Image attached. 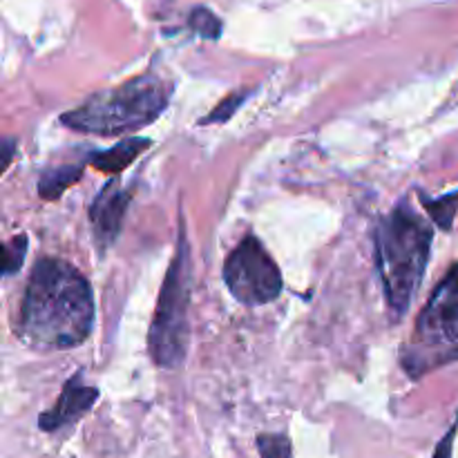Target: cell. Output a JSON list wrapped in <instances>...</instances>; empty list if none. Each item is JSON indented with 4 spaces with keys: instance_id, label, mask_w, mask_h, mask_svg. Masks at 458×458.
I'll return each mask as SVG.
<instances>
[{
    "instance_id": "6da1fadb",
    "label": "cell",
    "mask_w": 458,
    "mask_h": 458,
    "mask_svg": "<svg viewBox=\"0 0 458 458\" xmlns=\"http://www.w3.org/2000/svg\"><path fill=\"white\" fill-rule=\"evenodd\" d=\"M94 327L89 282L65 259L45 258L31 271L18 316V335L40 352L79 347Z\"/></svg>"
},
{
    "instance_id": "7a4b0ae2",
    "label": "cell",
    "mask_w": 458,
    "mask_h": 458,
    "mask_svg": "<svg viewBox=\"0 0 458 458\" xmlns=\"http://www.w3.org/2000/svg\"><path fill=\"white\" fill-rule=\"evenodd\" d=\"M434 228L419 210L403 199L385 215L374 231V258L383 282L387 307L394 316H405L419 293L432 253Z\"/></svg>"
},
{
    "instance_id": "3957f363",
    "label": "cell",
    "mask_w": 458,
    "mask_h": 458,
    "mask_svg": "<svg viewBox=\"0 0 458 458\" xmlns=\"http://www.w3.org/2000/svg\"><path fill=\"white\" fill-rule=\"evenodd\" d=\"M173 83L157 72H146L116 88L101 89L85 98L83 106L65 112L61 123L85 134H119L150 125L168 106Z\"/></svg>"
},
{
    "instance_id": "277c9868",
    "label": "cell",
    "mask_w": 458,
    "mask_h": 458,
    "mask_svg": "<svg viewBox=\"0 0 458 458\" xmlns=\"http://www.w3.org/2000/svg\"><path fill=\"white\" fill-rule=\"evenodd\" d=\"M191 280V246H188V237L182 224L174 258L159 291V302H157L150 335H148V349H150L152 360L164 369H174L186 360L188 340H191V320H188Z\"/></svg>"
},
{
    "instance_id": "5b68a950",
    "label": "cell",
    "mask_w": 458,
    "mask_h": 458,
    "mask_svg": "<svg viewBox=\"0 0 458 458\" xmlns=\"http://www.w3.org/2000/svg\"><path fill=\"white\" fill-rule=\"evenodd\" d=\"M401 360L411 378H420L437 367L458 360V262L419 313Z\"/></svg>"
},
{
    "instance_id": "8992f818",
    "label": "cell",
    "mask_w": 458,
    "mask_h": 458,
    "mask_svg": "<svg viewBox=\"0 0 458 458\" xmlns=\"http://www.w3.org/2000/svg\"><path fill=\"white\" fill-rule=\"evenodd\" d=\"M224 282L233 298L246 307L273 302L284 289L276 259L255 235H246L228 255L224 264Z\"/></svg>"
},
{
    "instance_id": "52a82bcc",
    "label": "cell",
    "mask_w": 458,
    "mask_h": 458,
    "mask_svg": "<svg viewBox=\"0 0 458 458\" xmlns=\"http://www.w3.org/2000/svg\"><path fill=\"white\" fill-rule=\"evenodd\" d=\"M128 204L130 192L119 186V179L112 177V182H107V186L101 188L97 199L89 206V222H92L94 242H97L101 253L106 249H110L116 237H119Z\"/></svg>"
},
{
    "instance_id": "ba28073f",
    "label": "cell",
    "mask_w": 458,
    "mask_h": 458,
    "mask_svg": "<svg viewBox=\"0 0 458 458\" xmlns=\"http://www.w3.org/2000/svg\"><path fill=\"white\" fill-rule=\"evenodd\" d=\"M97 401H98V389L89 387V385H83L81 374H76L74 378L67 380L61 396H58V401L54 403L52 410L40 414L38 428L43 429V432H58V429L76 423L81 416L88 414Z\"/></svg>"
},
{
    "instance_id": "9c48e42d",
    "label": "cell",
    "mask_w": 458,
    "mask_h": 458,
    "mask_svg": "<svg viewBox=\"0 0 458 458\" xmlns=\"http://www.w3.org/2000/svg\"><path fill=\"white\" fill-rule=\"evenodd\" d=\"M150 146V139H123V141H119L116 146H112L110 150L94 152V155L89 157V164H92V168L101 170V173L119 177V174L123 173L130 164H134V159Z\"/></svg>"
},
{
    "instance_id": "30bf717a",
    "label": "cell",
    "mask_w": 458,
    "mask_h": 458,
    "mask_svg": "<svg viewBox=\"0 0 458 458\" xmlns=\"http://www.w3.org/2000/svg\"><path fill=\"white\" fill-rule=\"evenodd\" d=\"M81 174H83V165H54V168H47L43 174H40L38 182V192L43 199H58L67 188L74 182H79Z\"/></svg>"
},
{
    "instance_id": "8fae6325",
    "label": "cell",
    "mask_w": 458,
    "mask_h": 458,
    "mask_svg": "<svg viewBox=\"0 0 458 458\" xmlns=\"http://www.w3.org/2000/svg\"><path fill=\"white\" fill-rule=\"evenodd\" d=\"M420 201H423V206L428 208L434 224H437L438 228H443V231H450L458 213V191L450 192V195L437 197V199H428L425 195H420Z\"/></svg>"
},
{
    "instance_id": "7c38bea8",
    "label": "cell",
    "mask_w": 458,
    "mask_h": 458,
    "mask_svg": "<svg viewBox=\"0 0 458 458\" xmlns=\"http://www.w3.org/2000/svg\"><path fill=\"white\" fill-rule=\"evenodd\" d=\"M27 255V235H16L4 246V277H12L13 273L21 271L22 262Z\"/></svg>"
},
{
    "instance_id": "4fadbf2b",
    "label": "cell",
    "mask_w": 458,
    "mask_h": 458,
    "mask_svg": "<svg viewBox=\"0 0 458 458\" xmlns=\"http://www.w3.org/2000/svg\"><path fill=\"white\" fill-rule=\"evenodd\" d=\"M258 450L262 458H291V443L284 434H262L258 437Z\"/></svg>"
},
{
    "instance_id": "5bb4252c",
    "label": "cell",
    "mask_w": 458,
    "mask_h": 458,
    "mask_svg": "<svg viewBox=\"0 0 458 458\" xmlns=\"http://www.w3.org/2000/svg\"><path fill=\"white\" fill-rule=\"evenodd\" d=\"M191 27L197 31V34L204 36V38H217L219 30H222V22H219L217 18H215V13H210L208 9L199 7L192 12Z\"/></svg>"
},
{
    "instance_id": "9a60e30c",
    "label": "cell",
    "mask_w": 458,
    "mask_h": 458,
    "mask_svg": "<svg viewBox=\"0 0 458 458\" xmlns=\"http://www.w3.org/2000/svg\"><path fill=\"white\" fill-rule=\"evenodd\" d=\"M244 98H246V94H233V97H228L226 101L217 107V110L210 112V114L206 116L201 123H215V121H217V123H224V121L231 119L233 112L242 106V101H244Z\"/></svg>"
},
{
    "instance_id": "2e32d148",
    "label": "cell",
    "mask_w": 458,
    "mask_h": 458,
    "mask_svg": "<svg viewBox=\"0 0 458 458\" xmlns=\"http://www.w3.org/2000/svg\"><path fill=\"white\" fill-rule=\"evenodd\" d=\"M454 434H456V425L450 429V432H447V437L443 438L441 445L437 447V454H434V458H450L452 456V443H454Z\"/></svg>"
}]
</instances>
